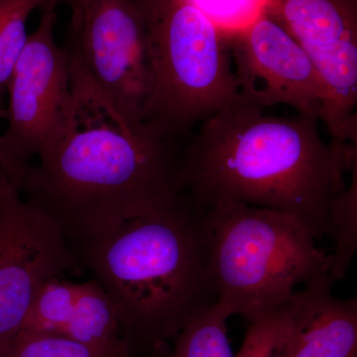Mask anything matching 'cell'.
Listing matches in <instances>:
<instances>
[{"mask_svg":"<svg viewBox=\"0 0 357 357\" xmlns=\"http://www.w3.org/2000/svg\"><path fill=\"white\" fill-rule=\"evenodd\" d=\"M68 53L69 109L20 189L55 220L75 255L122 223L183 198V145L122 112Z\"/></svg>","mask_w":357,"mask_h":357,"instance_id":"obj_1","label":"cell"},{"mask_svg":"<svg viewBox=\"0 0 357 357\" xmlns=\"http://www.w3.org/2000/svg\"><path fill=\"white\" fill-rule=\"evenodd\" d=\"M356 144L326 142L319 121L275 116L239 102L202 122L182 148L181 182L194 203L238 202L297 218L330 236V208L356 166Z\"/></svg>","mask_w":357,"mask_h":357,"instance_id":"obj_2","label":"cell"},{"mask_svg":"<svg viewBox=\"0 0 357 357\" xmlns=\"http://www.w3.org/2000/svg\"><path fill=\"white\" fill-rule=\"evenodd\" d=\"M75 256L114 301L133 357L172 340L218 300L206 208L185 194L122 223Z\"/></svg>","mask_w":357,"mask_h":357,"instance_id":"obj_3","label":"cell"},{"mask_svg":"<svg viewBox=\"0 0 357 357\" xmlns=\"http://www.w3.org/2000/svg\"><path fill=\"white\" fill-rule=\"evenodd\" d=\"M206 208L218 302L251 321L283 304L300 284L328 275L332 255L283 211L238 202Z\"/></svg>","mask_w":357,"mask_h":357,"instance_id":"obj_4","label":"cell"},{"mask_svg":"<svg viewBox=\"0 0 357 357\" xmlns=\"http://www.w3.org/2000/svg\"><path fill=\"white\" fill-rule=\"evenodd\" d=\"M147 33L151 86L143 121L184 145L199 124L241 102L229 36L189 0H131Z\"/></svg>","mask_w":357,"mask_h":357,"instance_id":"obj_5","label":"cell"},{"mask_svg":"<svg viewBox=\"0 0 357 357\" xmlns=\"http://www.w3.org/2000/svg\"><path fill=\"white\" fill-rule=\"evenodd\" d=\"M55 6L41 8L38 27L28 36L7 86V126L1 149L20 187L26 169L55 137L67 115L72 96L70 56L54 36Z\"/></svg>","mask_w":357,"mask_h":357,"instance_id":"obj_6","label":"cell"},{"mask_svg":"<svg viewBox=\"0 0 357 357\" xmlns=\"http://www.w3.org/2000/svg\"><path fill=\"white\" fill-rule=\"evenodd\" d=\"M76 264L55 220L0 173V356L20 333L40 288Z\"/></svg>","mask_w":357,"mask_h":357,"instance_id":"obj_7","label":"cell"},{"mask_svg":"<svg viewBox=\"0 0 357 357\" xmlns=\"http://www.w3.org/2000/svg\"><path fill=\"white\" fill-rule=\"evenodd\" d=\"M64 47L122 112L143 121L151 86L149 50L131 0H84L72 10Z\"/></svg>","mask_w":357,"mask_h":357,"instance_id":"obj_8","label":"cell"},{"mask_svg":"<svg viewBox=\"0 0 357 357\" xmlns=\"http://www.w3.org/2000/svg\"><path fill=\"white\" fill-rule=\"evenodd\" d=\"M268 14L306 52L326 91L319 121L335 142L356 143V0H271Z\"/></svg>","mask_w":357,"mask_h":357,"instance_id":"obj_9","label":"cell"},{"mask_svg":"<svg viewBox=\"0 0 357 357\" xmlns=\"http://www.w3.org/2000/svg\"><path fill=\"white\" fill-rule=\"evenodd\" d=\"M229 41L241 102L260 109L290 105L319 121L325 86L306 52L280 23L264 14Z\"/></svg>","mask_w":357,"mask_h":357,"instance_id":"obj_10","label":"cell"},{"mask_svg":"<svg viewBox=\"0 0 357 357\" xmlns=\"http://www.w3.org/2000/svg\"><path fill=\"white\" fill-rule=\"evenodd\" d=\"M332 284L324 275L295 292L285 357H356L357 301L335 297Z\"/></svg>","mask_w":357,"mask_h":357,"instance_id":"obj_11","label":"cell"},{"mask_svg":"<svg viewBox=\"0 0 357 357\" xmlns=\"http://www.w3.org/2000/svg\"><path fill=\"white\" fill-rule=\"evenodd\" d=\"M61 335L96 347L124 344L114 301L95 279L79 283L76 305Z\"/></svg>","mask_w":357,"mask_h":357,"instance_id":"obj_12","label":"cell"},{"mask_svg":"<svg viewBox=\"0 0 357 357\" xmlns=\"http://www.w3.org/2000/svg\"><path fill=\"white\" fill-rule=\"evenodd\" d=\"M227 307L215 303L173 338L171 357H236L227 337Z\"/></svg>","mask_w":357,"mask_h":357,"instance_id":"obj_13","label":"cell"},{"mask_svg":"<svg viewBox=\"0 0 357 357\" xmlns=\"http://www.w3.org/2000/svg\"><path fill=\"white\" fill-rule=\"evenodd\" d=\"M79 283L57 277L40 288L35 295L21 331L62 335L76 305Z\"/></svg>","mask_w":357,"mask_h":357,"instance_id":"obj_14","label":"cell"},{"mask_svg":"<svg viewBox=\"0 0 357 357\" xmlns=\"http://www.w3.org/2000/svg\"><path fill=\"white\" fill-rule=\"evenodd\" d=\"M50 0H0V107L16 62L27 43V21L33 11Z\"/></svg>","mask_w":357,"mask_h":357,"instance_id":"obj_15","label":"cell"},{"mask_svg":"<svg viewBox=\"0 0 357 357\" xmlns=\"http://www.w3.org/2000/svg\"><path fill=\"white\" fill-rule=\"evenodd\" d=\"M295 311L294 293L283 304L249 321L250 325L236 357H285Z\"/></svg>","mask_w":357,"mask_h":357,"instance_id":"obj_16","label":"cell"},{"mask_svg":"<svg viewBox=\"0 0 357 357\" xmlns=\"http://www.w3.org/2000/svg\"><path fill=\"white\" fill-rule=\"evenodd\" d=\"M124 344L96 347L62 335L20 331L0 357H128Z\"/></svg>","mask_w":357,"mask_h":357,"instance_id":"obj_17","label":"cell"},{"mask_svg":"<svg viewBox=\"0 0 357 357\" xmlns=\"http://www.w3.org/2000/svg\"><path fill=\"white\" fill-rule=\"evenodd\" d=\"M356 168L351 185L333 199L330 208V236L335 241L330 278H344L357 248Z\"/></svg>","mask_w":357,"mask_h":357,"instance_id":"obj_18","label":"cell"},{"mask_svg":"<svg viewBox=\"0 0 357 357\" xmlns=\"http://www.w3.org/2000/svg\"><path fill=\"white\" fill-rule=\"evenodd\" d=\"M227 35L246 29L268 13L271 0H189Z\"/></svg>","mask_w":357,"mask_h":357,"instance_id":"obj_19","label":"cell"},{"mask_svg":"<svg viewBox=\"0 0 357 357\" xmlns=\"http://www.w3.org/2000/svg\"><path fill=\"white\" fill-rule=\"evenodd\" d=\"M171 354H172V347L169 344V342H164V344L157 345L155 349L148 352L147 354L139 357H171Z\"/></svg>","mask_w":357,"mask_h":357,"instance_id":"obj_20","label":"cell"},{"mask_svg":"<svg viewBox=\"0 0 357 357\" xmlns=\"http://www.w3.org/2000/svg\"><path fill=\"white\" fill-rule=\"evenodd\" d=\"M6 119V109H3V107H0V121H3V119ZM0 173H3L4 175H6L7 177L9 178V175H10V170H9L8 164H7L6 158H4V155L2 153L1 149V133H0Z\"/></svg>","mask_w":357,"mask_h":357,"instance_id":"obj_21","label":"cell"},{"mask_svg":"<svg viewBox=\"0 0 357 357\" xmlns=\"http://www.w3.org/2000/svg\"><path fill=\"white\" fill-rule=\"evenodd\" d=\"M84 0H50L49 1V4H52V6H57L58 4L60 3H67L68 6H70V9L74 10V9L77 8L82 3H83Z\"/></svg>","mask_w":357,"mask_h":357,"instance_id":"obj_22","label":"cell"}]
</instances>
